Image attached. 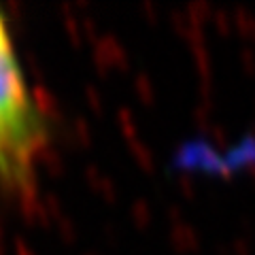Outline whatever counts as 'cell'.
Masks as SVG:
<instances>
[{
	"label": "cell",
	"instance_id": "cell-1",
	"mask_svg": "<svg viewBox=\"0 0 255 255\" xmlns=\"http://www.w3.org/2000/svg\"><path fill=\"white\" fill-rule=\"evenodd\" d=\"M51 126L32 94L4 11L0 9V189L30 200Z\"/></svg>",
	"mask_w": 255,
	"mask_h": 255
}]
</instances>
